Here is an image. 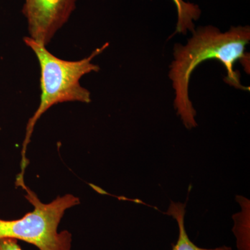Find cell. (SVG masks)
Listing matches in <instances>:
<instances>
[{
  "label": "cell",
  "instance_id": "obj_1",
  "mask_svg": "<svg viewBox=\"0 0 250 250\" xmlns=\"http://www.w3.org/2000/svg\"><path fill=\"white\" fill-rule=\"evenodd\" d=\"M250 41L249 26L231 27L222 32L214 26L200 27L192 32L186 45L177 43L174 47V61L171 63L169 78L174 90V105L177 114L188 129L197 126L196 111L189 98L188 88L192 72L201 62L208 59H217L226 67L227 83L240 89V75L233 70L235 62L247 58L246 46Z\"/></svg>",
  "mask_w": 250,
  "mask_h": 250
},
{
  "label": "cell",
  "instance_id": "obj_2",
  "mask_svg": "<svg viewBox=\"0 0 250 250\" xmlns=\"http://www.w3.org/2000/svg\"><path fill=\"white\" fill-rule=\"evenodd\" d=\"M23 41L35 54L41 69L40 104L28 121L22 145L21 172L18 175L24 177L28 164L26 151L38 121L49 108L58 104H88L91 102L90 92L81 85L80 81L84 75L100 70L98 65L93 63V60L103 53L109 43L106 42L95 49L85 58L67 61L56 57L47 49V46L33 40L29 36L24 37Z\"/></svg>",
  "mask_w": 250,
  "mask_h": 250
},
{
  "label": "cell",
  "instance_id": "obj_3",
  "mask_svg": "<svg viewBox=\"0 0 250 250\" xmlns=\"http://www.w3.org/2000/svg\"><path fill=\"white\" fill-rule=\"evenodd\" d=\"M16 186L26 192L25 197L34 210L18 220L0 219V239L13 238L34 245L39 250H70L72 234L58 231L61 220L65 211L80 203V199L71 194L59 196L49 203H42L29 188L24 181Z\"/></svg>",
  "mask_w": 250,
  "mask_h": 250
},
{
  "label": "cell",
  "instance_id": "obj_4",
  "mask_svg": "<svg viewBox=\"0 0 250 250\" xmlns=\"http://www.w3.org/2000/svg\"><path fill=\"white\" fill-rule=\"evenodd\" d=\"M77 0H24L22 14L29 37L47 46L70 19Z\"/></svg>",
  "mask_w": 250,
  "mask_h": 250
},
{
  "label": "cell",
  "instance_id": "obj_5",
  "mask_svg": "<svg viewBox=\"0 0 250 250\" xmlns=\"http://www.w3.org/2000/svg\"><path fill=\"white\" fill-rule=\"evenodd\" d=\"M177 11V22L176 32L187 34L188 31L193 32L195 29V21L201 16L200 6L184 0H172Z\"/></svg>",
  "mask_w": 250,
  "mask_h": 250
},
{
  "label": "cell",
  "instance_id": "obj_6",
  "mask_svg": "<svg viewBox=\"0 0 250 250\" xmlns=\"http://www.w3.org/2000/svg\"><path fill=\"white\" fill-rule=\"evenodd\" d=\"M185 206L180 203L171 202L170 208L167 214L173 217L179 225V234L177 244L173 246L172 250H232L231 248L223 246L215 249H203L195 246L188 236L184 225V216H185Z\"/></svg>",
  "mask_w": 250,
  "mask_h": 250
},
{
  "label": "cell",
  "instance_id": "obj_7",
  "mask_svg": "<svg viewBox=\"0 0 250 250\" xmlns=\"http://www.w3.org/2000/svg\"><path fill=\"white\" fill-rule=\"evenodd\" d=\"M0 250H22L18 245V241L13 238L0 239Z\"/></svg>",
  "mask_w": 250,
  "mask_h": 250
}]
</instances>
